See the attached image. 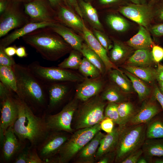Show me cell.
<instances>
[{"mask_svg": "<svg viewBox=\"0 0 163 163\" xmlns=\"http://www.w3.org/2000/svg\"><path fill=\"white\" fill-rule=\"evenodd\" d=\"M153 96L143 101L140 109L128 124L129 125L147 123L162 110Z\"/></svg>", "mask_w": 163, "mask_h": 163, "instance_id": "9a60e30c", "label": "cell"}, {"mask_svg": "<svg viewBox=\"0 0 163 163\" xmlns=\"http://www.w3.org/2000/svg\"><path fill=\"white\" fill-rule=\"evenodd\" d=\"M132 2L134 3L135 4H143L142 2H143V0H131Z\"/></svg>", "mask_w": 163, "mask_h": 163, "instance_id": "e7e4bbea", "label": "cell"}, {"mask_svg": "<svg viewBox=\"0 0 163 163\" xmlns=\"http://www.w3.org/2000/svg\"><path fill=\"white\" fill-rule=\"evenodd\" d=\"M104 135L100 131L98 132L78 153L73 159L74 162L94 163L95 162L96 152Z\"/></svg>", "mask_w": 163, "mask_h": 163, "instance_id": "ac0fdd59", "label": "cell"}, {"mask_svg": "<svg viewBox=\"0 0 163 163\" xmlns=\"http://www.w3.org/2000/svg\"><path fill=\"white\" fill-rule=\"evenodd\" d=\"M57 21L66 26L82 33L84 26L83 22L72 11L61 5L56 12Z\"/></svg>", "mask_w": 163, "mask_h": 163, "instance_id": "44dd1931", "label": "cell"}, {"mask_svg": "<svg viewBox=\"0 0 163 163\" xmlns=\"http://www.w3.org/2000/svg\"><path fill=\"white\" fill-rule=\"evenodd\" d=\"M80 53L75 50L72 51L69 56L58 65V67L65 69H78L82 60Z\"/></svg>", "mask_w": 163, "mask_h": 163, "instance_id": "74e56055", "label": "cell"}, {"mask_svg": "<svg viewBox=\"0 0 163 163\" xmlns=\"http://www.w3.org/2000/svg\"><path fill=\"white\" fill-rule=\"evenodd\" d=\"M146 125V123H142L120 127L115 150V162L121 163L130 154L142 148L145 139Z\"/></svg>", "mask_w": 163, "mask_h": 163, "instance_id": "277c9868", "label": "cell"}, {"mask_svg": "<svg viewBox=\"0 0 163 163\" xmlns=\"http://www.w3.org/2000/svg\"><path fill=\"white\" fill-rule=\"evenodd\" d=\"M67 3L73 7L77 12L78 14L81 18L83 17V15L80 9L77 0H66Z\"/></svg>", "mask_w": 163, "mask_h": 163, "instance_id": "f5cc1de1", "label": "cell"}, {"mask_svg": "<svg viewBox=\"0 0 163 163\" xmlns=\"http://www.w3.org/2000/svg\"><path fill=\"white\" fill-rule=\"evenodd\" d=\"M13 92L11 89L0 82V99H2Z\"/></svg>", "mask_w": 163, "mask_h": 163, "instance_id": "681fc988", "label": "cell"}, {"mask_svg": "<svg viewBox=\"0 0 163 163\" xmlns=\"http://www.w3.org/2000/svg\"><path fill=\"white\" fill-rule=\"evenodd\" d=\"M110 79L125 94L132 93L134 91L131 81L127 76L118 69L110 70Z\"/></svg>", "mask_w": 163, "mask_h": 163, "instance_id": "f1b7e54d", "label": "cell"}, {"mask_svg": "<svg viewBox=\"0 0 163 163\" xmlns=\"http://www.w3.org/2000/svg\"><path fill=\"white\" fill-rule=\"evenodd\" d=\"M156 116L147 123L145 139L163 138V117Z\"/></svg>", "mask_w": 163, "mask_h": 163, "instance_id": "1f68e13d", "label": "cell"}, {"mask_svg": "<svg viewBox=\"0 0 163 163\" xmlns=\"http://www.w3.org/2000/svg\"><path fill=\"white\" fill-rule=\"evenodd\" d=\"M116 157L115 150L108 152L102 156L97 163H110L114 162Z\"/></svg>", "mask_w": 163, "mask_h": 163, "instance_id": "bcb514c9", "label": "cell"}, {"mask_svg": "<svg viewBox=\"0 0 163 163\" xmlns=\"http://www.w3.org/2000/svg\"><path fill=\"white\" fill-rule=\"evenodd\" d=\"M103 83L99 79H87L78 86L76 98L85 101L97 95L103 88Z\"/></svg>", "mask_w": 163, "mask_h": 163, "instance_id": "ffe728a7", "label": "cell"}, {"mask_svg": "<svg viewBox=\"0 0 163 163\" xmlns=\"http://www.w3.org/2000/svg\"><path fill=\"white\" fill-rule=\"evenodd\" d=\"M80 9L83 16L95 29L102 30V25L99 20L97 11L91 4L81 0L80 1Z\"/></svg>", "mask_w": 163, "mask_h": 163, "instance_id": "f546056e", "label": "cell"}, {"mask_svg": "<svg viewBox=\"0 0 163 163\" xmlns=\"http://www.w3.org/2000/svg\"><path fill=\"white\" fill-rule=\"evenodd\" d=\"M78 69L86 77L97 78L101 74L99 69L84 57L82 59Z\"/></svg>", "mask_w": 163, "mask_h": 163, "instance_id": "f35d334b", "label": "cell"}, {"mask_svg": "<svg viewBox=\"0 0 163 163\" xmlns=\"http://www.w3.org/2000/svg\"><path fill=\"white\" fill-rule=\"evenodd\" d=\"M68 82H69L55 83L46 85L48 98L47 112L54 110L65 100L69 91Z\"/></svg>", "mask_w": 163, "mask_h": 163, "instance_id": "2e32d148", "label": "cell"}, {"mask_svg": "<svg viewBox=\"0 0 163 163\" xmlns=\"http://www.w3.org/2000/svg\"><path fill=\"white\" fill-rule=\"evenodd\" d=\"M115 123L111 119L105 117L100 123L101 129L107 133H111L114 128Z\"/></svg>", "mask_w": 163, "mask_h": 163, "instance_id": "ee69618b", "label": "cell"}, {"mask_svg": "<svg viewBox=\"0 0 163 163\" xmlns=\"http://www.w3.org/2000/svg\"><path fill=\"white\" fill-rule=\"evenodd\" d=\"M158 88L160 91L163 94V82L158 81Z\"/></svg>", "mask_w": 163, "mask_h": 163, "instance_id": "6125c7cd", "label": "cell"}, {"mask_svg": "<svg viewBox=\"0 0 163 163\" xmlns=\"http://www.w3.org/2000/svg\"><path fill=\"white\" fill-rule=\"evenodd\" d=\"M17 80L16 94L34 112L46 110L48 101L46 86L27 67L19 63L12 67Z\"/></svg>", "mask_w": 163, "mask_h": 163, "instance_id": "7a4b0ae2", "label": "cell"}, {"mask_svg": "<svg viewBox=\"0 0 163 163\" xmlns=\"http://www.w3.org/2000/svg\"><path fill=\"white\" fill-rule=\"evenodd\" d=\"M125 94L117 85H112L106 88L100 96L104 101L118 104L127 101Z\"/></svg>", "mask_w": 163, "mask_h": 163, "instance_id": "d6a6232c", "label": "cell"}, {"mask_svg": "<svg viewBox=\"0 0 163 163\" xmlns=\"http://www.w3.org/2000/svg\"><path fill=\"white\" fill-rule=\"evenodd\" d=\"M56 23L48 22H30L23 26L16 29L2 38L0 40V48L4 49L17 39L38 29L50 27Z\"/></svg>", "mask_w": 163, "mask_h": 163, "instance_id": "e0dca14e", "label": "cell"}, {"mask_svg": "<svg viewBox=\"0 0 163 163\" xmlns=\"http://www.w3.org/2000/svg\"><path fill=\"white\" fill-rule=\"evenodd\" d=\"M118 104L109 102L106 105L104 110V115L105 117L112 119L115 124L120 126V120L118 111Z\"/></svg>", "mask_w": 163, "mask_h": 163, "instance_id": "ab89813d", "label": "cell"}, {"mask_svg": "<svg viewBox=\"0 0 163 163\" xmlns=\"http://www.w3.org/2000/svg\"><path fill=\"white\" fill-rule=\"evenodd\" d=\"M59 23L49 27L61 36L75 50L81 53L83 43L82 39L67 26Z\"/></svg>", "mask_w": 163, "mask_h": 163, "instance_id": "7402d4cb", "label": "cell"}, {"mask_svg": "<svg viewBox=\"0 0 163 163\" xmlns=\"http://www.w3.org/2000/svg\"><path fill=\"white\" fill-rule=\"evenodd\" d=\"M106 105L98 94L84 102L75 113L74 128L77 130L100 123L105 118L104 111Z\"/></svg>", "mask_w": 163, "mask_h": 163, "instance_id": "8992f818", "label": "cell"}, {"mask_svg": "<svg viewBox=\"0 0 163 163\" xmlns=\"http://www.w3.org/2000/svg\"><path fill=\"white\" fill-rule=\"evenodd\" d=\"M13 125L5 131L3 138L0 139L2 158L4 162L14 160L26 146V141L20 140L14 131Z\"/></svg>", "mask_w": 163, "mask_h": 163, "instance_id": "7c38bea8", "label": "cell"}, {"mask_svg": "<svg viewBox=\"0 0 163 163\" xmlns=\"http://www.w3.org/2000/svg\"><path fill=\"white\" fill-rule=\"evenodd\" d=\"M16 63L12 57L5 53L4 49L0 48V65L12 68Z\"/></svg>", "mask_w": 163, "mask_h": 163, "instance_id": "b9f144b4", "label": "cell"}, {"mask_svg": "<svg viewBox=\"0 0 163 163\" xmlns=\"http://www.w3.org/2000/svg\"><path fill=\"white\" fill-rule=\"evenodd\" d=\"M15 96L18 114L13 126L14 132L20 140H27L30 145L37 147L50 131L46 121V114L41 117L37 116L16 94Z\"/></svg>", "mask_w": 163, "mask_h": 163, "instance_id": "6da1fadb", "label": "cell"}, {"mask_svg": "<svg viewBox=\"0 0 163 163\" xmlns=\"http://www.w3.org/2000/svg\"><path fill=\"white\" fill-rule=\"evenodd\" d=\"M130 47L136 50L150 49L155 44L145 27L139 25L137 33L126 42Z\"/></svg>", "mask_w": 163, "mask_h": 163, "instance_id": "cb8c5ba5", "label": "cell"}, {"mask_svg": "<svg viewBox=\"0 0 163 163\" xmlns=\"http://www.w3.org/2000/svg\"><path fill=\"white\" fill-rule=\"evenodd\" d=\"M120 130L121 128L118 126L114 127L112 132L104 135L96 152L95 162L104 154L115 150Z\"/></svg>", "mask_w": 163, "mask_h": 163, "instance_id": "603a6c76", "label": "cell"}, {"mask_svg": "<svg viewBox=\"0 0 163 163\" xmlns=\"http://www.w3.org/2000/svg\"><path fill=\"white\" fill-rule=\"evenodd\" d=\"M81 53L85 57L95 66L104 74L107 70L105 65L100 57L86 44L83 43Z\"/></svg>", "mask_w": 163, "mask_h": 163, "instance_id": "d590c367", "label": "cell"}, {"mask_svg": "<svg viewBox=\"0 0 163 163\" xmlns=\"http://www.w3.org/2000/svg\"><path fill=\"white\" fill-rule=\"evenodd\" d=\"M132 50L121 42L114 41L110 53V59L114 64L125 62L130 56Z\"/></svg>", "mask_w": 163, "mask_h": 163, "instance_id": "83f0119b", "label": "cell"}, {"mask_svg": "<svg viewBox=\"0 0 163 163\" xmlns=\"http://www.w3.org/2000/svg\"><path fill=\"white\" fill-rule=\"evenodd\" d=\"M151 31L153 35L156 37L163 36V22L156 24L151 28Z\"/></svg>", "mask_w": 163, "mask_h": 163, "instance_id": "c3c4849f", "label": "cell"}, {"mask_svg": "<svg viewBox=\"0 0 163 163\" xmlns=\"http://www.w3.org/2000/svg\"><path fill=\"white\" fill-rule=\"evenodd\" d=\"M13 92L0 99L1 106L0 132L4 133L13 125L18 116V109Z\"/></svg>", "mask_w": 163, "mask_h": 163, "instance_id": "5bb4252c", "label": "cell"}, {"mask_svg": "<svg viewBox=\"0 0 163 163\" xmlns=\"http://www.w3.org/2000/svg\"><path fill=\"white\" fill-rule=\"evenodd\" d=\"M119 0H99L100 3L102 4L106 5L116 2Z\"/></svg>", "mask_w": 163, "mask_h": 163, "instance_id": "91938a15", "label": "cell"}, {"mask_svg": "<svg viewBox=\"0 0 163 163\" xmlns=\"http://www.w3.org/2000/svg\"><path fill=\"white\" fill-rule=\"evenodd\" d=\"M152 57L155 62L157 64L163 59V48L154 44L151 51Z\"/></svg>", "mask_w": 163, "mask_h": 163, "instance_id": "7bdbcfd3", "label": "cell"}, {"mask_svg": "<svg viewBox=\"0 0 163 163\" xmlns=\"http://www.w3.org/2000/svg\"><path fill=\"white\" fill-rule=\"evenodd\" d=\"M0 81L15 94L17 93V80L12 68L0 65Z\"/></svg>", "mask_w": 163, "mask_h": 163, "instance_id": "836d02e7", "label": "cell"}, {"mask_svg": "<svg viewBox=\"0 0 163 163\" xmlns=\"http://www.w3.org/2000/svg\"><path fill=\"white\" fill-rule=\"evenodd\" d=\"M27 67L32 73L45 85L63 82L81 81V76L67 69L59 67H47L41 66L37 61L30 63Z\"/></svg>", "mask_w": 163, "mask_h": 163, "instance_id": "52a82bcc", "label": "cell"}, {"mask_svg": "<svg viewBox=\"0 0 163 163\" xmlns=\"http://www.w3.org/2000/svg\"><path fill=\"white\" fill-rule=\"evenodd\" d=\"M17 48V47L15 46H9L4 49V50L7 55L12 57L16 54Z\"/></svg>", "mask_w": 163, "mask_h": 163, "instance_id": "11a10c76", "label": "cell"}, {"mask_svg": "<svg viewBox=\"0 0 163 163\" xmlns=\"http://www.w3.org/2000/svg\"><path fill=\"white\" fill-rule=\"evenodd\" d=\"M78 100L76 98L71 100L56 114L46 115V121L50 130L64 131L71 133L74 132L71 125L78 107Z\"/></svg>", "mask_w": 163, "mask_h": 163, "instance_id": "9c48e42d", "label": "cell"}, {"mask_svg": "<svg viewBox=\"0 0 163 163\" xmlns=\"http://www.w3.org/2000/svg\"><path fill=\"white\" fill-rule=\"evenodd\" d=\"M154 18L156 21L161 23L163 22V5L158 8L155 12L154 11Z\"/></svg>", "mask_w": 163, "mask_h": 163, "instance_id": "816d5d0a", "label": "cell"}, {"mask_svg": "<svg viewBox=\"0 0 163 163\" xmlns=\"http://www.w3.org/2000/svg\"><path fill=\"white\" fill-rule=\"evenodd\" d=\"M27 44L35 49L42 58L55 61L68 53L69 45L49 27L37 29L22 37Z\"/></svg>", "mask_w": 163, "mask_h": 163, "instance_id": "3957f363", "label": "cell"}, {"mask_svg": "<svg viewBox=\"0 0 163 163\" xmlns=\"http://www.w3.org/2000/svg\"><path fill=\"white\" fill-rule=\"evenodd\" d=\"M119 11L129 19L147 28L154 18V11L144 4L129 5L121 7Z\"/></svg>", "mask_w": 163, "mask_h": 163, "instance_id": "4fadbf2b", "label": "cell"}, {"mask_svg": "<svg viewBox=\"0 0 163 163\" xmlns=\"http://www.w3.org/2000/svg\"><path fill=\"white\" fill-rule=\"evenodd\" d=\"M143 153V151L141 148L130 154L121 163H137L138 160Z\"/></svg>", "mask_w": 163, "mask_h": 163, "instance_id": "f6af8a7d", "label": "cell"}, {"mask_svg": "<svg viewBox=\"0 0 163 163\" xmlns=\"http://www.w3.org/2000/svg\"><path fill=\"white\" fill-rule=\"evenodd\" d=\"M100 123L93 126L77 130L65 143L50 163H67L101 130Z\"/></svg>", "mask_w": 163, "mask_h": 163, "instance_id": "5b68a950", "label": "cell"}, {"mask_svg": "<svg viewBox=\"0 0 163 163\" xmlns=\"http://www.w3.org/2000/svg\"><path fill=\"white\" fill-rule=\"evenodd\" d=\"M124 73L131 81L133 89L137 93L139 101H143L148 99L151 93V88L133 74L126 71Z\"/></svg>", "mask_w": 163, "mask_h": 163, "instance_id": "4dcf8cb0", "label": "cell"}, {"mask_svg": "<svg viewBox=\"0 0 163 163\" xmlns=\"http://www.w3.org/2000/svg\"><path fill=\"white\" fill-rule=\"evenodd\" d=\"M143 154L151 160L154 157H163V138L146 139L141 148Z\"/></svg>", "mask_w": 163, "mask_h": 163, "instance_id": "484cf974", "label": "cell"}, {"mask_svg": "<svg viewBox=\"0 0 163 163\" xmlns=\"http://www.w3.org/2000/svg\"><path fill=\"white\" fill-rule=\"evenodd\" d=\"M52 7H56L60 5L62 0H47ZM63 1V0H62Z\"/></svg>", "mask_w": 163, "mask_h": 163, "instance_id": "680465c9", "label": "cell"}, {"mask_svg": "<svg viewBox=\"0 0 163 163\" xmlns=\"http://www.w3.org/2000/svg\"><path fill=\"white\" fill-rule=\"evenodd\" d=\"M125 70L133 74L142 80L153 84L156 80V70L152 66L137 67L124 65Z\"/></svg>", "mask_w": 163, "mask_h": 163, "instance_id": "4316f807", "label": "cell"}, {"mask_svg": "<svg viewBox=\"0 0 163 163\" xmlns=\"http://www.w3.org/2000/svg\"><path fill=\"white\" fill-rule=\"evenodd\" d=\"M16 55L19 57H27L28 54L27 53L25 48L24 46H20L17 47Z\"/></svg>", "mask_w": 163, "mask_h": 163, "instance_id": "db71d44e", "label": "cell"}, {"mask_svg": "<svg viewBox=\"0 0 163 163\" xmlns=\"http://www.w3.org/2000/svg\"><path fill=\"white\" fill-rule=\"evenodd\" d=\"M9 2V0H0V14L3 13L5 10Z\"/></svg>", "mask_w": 163, "mask_h": 163, "instance_id": "9f6ffc18", "label": "cell"}, {"mask_svg": "<svg viewBox=\"0 0 163 163\" xmlns=\"http://www.w3.org/2000/svg\"><path fill=\"white\" fill-rule=\"evenodd\" d=\"M14 2H18L19 3H27L32 1V0H9Z\"/></svg>", "mask_w": 163, "mask_h": 163, "instance_id": "be15d7a7", "label": "cell"}, {"mask_svg": "<svg viewBox=\"0 0 163 163\" xmlns=\"http://www.w3.org/2000/svg\"><path fill=\"white\" fill-rule=\"evenodd\" d=\"M82 33L86 44L101 58L107 70H110L112 69H118L108 56L107 51L101 44L93 34L85 25Z\"/></svg>", "mask_w": 163, "mask_h": 163, "instance_id": "d6986e66", "label": "cell"}, {"mask_svg": "<svg viewBox=\"0 0 163 163\" xmlns=\"http://www.w3.org/2000/svg\"><path fill=\"white\" fill-rule=\"evenodd\" d=\"M66 133L64 131L50 130L45 138L37 146L38 155L46 163H49L56 156L61 147L69 138L70 136Z\"/></svg>", "mask_w": 163, "mask_h": 163, "instance_id": "30bf717a", "label": "cell"}, {"mask_svg": "<svg viewBox=\"0 0 163 163\" xmlns=\"http://www.w3.org/2000/svg\"><path fill=\"white\" fill-rule=\"evenodd\" d=\"M21 3L9 1L4 11L0 14V37L6 35L11 30L20 28L30 22Z\"/></svg>", "mask_w": 163, "mask_h": 163, "instance_id": "ba28073f", "label": "cell"}, {"mask_svg": "<svg viewBox=\"0 0 163 163\" xmlns=\"http://www.w3.org/2000/svg\"><path fill=\"white\" fill-rule=\"evenodd\" d=\"M117 109L120 120L119 127H123L128 124L135 114L134 107L131 102L126 101L118 104Z\"/></svg>", "mask_w": 163, "mask_h": 163, "instance_id": "e575fe53", "label": "cell"}, {"mask_svg": "<svg viewBox=\"0 0 163 163\" xmlns=\"http://www.w3.org/2000/svg\"><path fill=\"white\" fill-rule=\"evenodd\" d=\"M156 70V80L163 82V65L159 63L157 64Z\"/></svg>", "mask_w": 163, "mask_h": 163, "instance_id": "f907efd6", "label": "cell"}, {"mask_svg": "<svg viewBox=\"0 0 163 163\" xmlns=\"http://www.w3.org/2000/svg\"><path fill=\"white\" fill-rule=\"evenodd\" d=\"M155 63L150 49L136 50L125 62V65L137 67L152 66Z\"/></svg>", "mask_w": 163, "mask_h": 163, "instance_id": "d4e9b609", "label": "cell"}, {"mask_svg": "<svg viewBox=\"0 0 163 163\" xmlns=\"http://www.w3.org/2000/svg\"><path fill=\"white\" fill-rule=\"evenodd\" d=\"M46 0H32L24 3V10L30 22L58 23L56 12Z\"/></svg>", "mask_w": 163, "mask_h": 163, "instance_id": "8fae6325", "label": "cell"}, {"mask_svg": "<svg viewBox=\"0 0 163 163\" xmlns=\"http://www.w3.org/2000/svg\"><path fill=\"white\" fill-rule=\"evenodd\" d=\"M108 25L113 30L120 32H123L129 27V22L124 18L115 14H110L106 18Z\"/></svg>", "mask_w": 163, "mask_h": 163, "instance_id": "8d00e7d4", "label": "cell"}, {"mask_svg": "<svg viewBox=\"0 0 163 163\" xmlns=\"http://www.w3.org/2000/svg\"><path fill=\"white\" fill-rule=\"evenodd\" d=\"M93 34L101 44L107 51L112 47L113 46L108 38L100 30L94 29Z\"/></svg>", "mask_w": 163, "mask_h": 163, "instance_id": "60d3db41", "label": "cell"}, {"mask_svg": "<svg viewBox=\"0 0 163 163\" xmlns=\"http://www.w3.org/2000/svg\"><path fill=\"white\" fill-rule=\"evenodd\" d=\"M63 2H64L65 4L66 5H67L68 4H67V3L66 0H63Z\"/></svg>", "mask_w": 163, "mask_h": 163, "instance_id": "03108f58", "label": "cell"}, {"mask_svg": "<svg viewBox=\"0 0 163 163\" xmlns=\"http://www.w3.org/2000/svg\"><path fill=\"white\" fill-rule=\"evenodd\" d=\"M151 162L154 163H163V157H158L152 160Z\"/></svg>", "mask_w": 163, "mask_h": 163, "instance_id": "94428289", "label": "cell"}, {"mask_svg": "<svg viewBox=\"0 0 163 163\" xmlns=\"http://www.w3.org/2000/svg\"><path fill=\"white\" fill-rule=\"evenodd\" d=\"M153 94L163 110V94L160 90L158 85L156 84H154Z\"/></svg>", "mask_w": 163, "mask_h": 163, "instance_id": "7dc6e473", "label": "cell"}, {"mask_svg": "<svg viewBox=\"0 0 163 163\" xmlns=\"http://www.w3.org/2000/svg\"><path fill=\"white\" fill-rule=\"evenodd\" d=\"M151 162V160L144 155H142L139 158L137 163H148Z\"/></svg>", "mask_w": 163, "mask_h": 163, "instance_id": "6f0895ef", "label": "cell"}]
</instances>
